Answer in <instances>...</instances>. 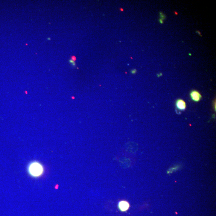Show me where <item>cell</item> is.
Masks as SVG:
<instances>
[{"instance_id":"cell-1","label":"cell","mask_w":216,"mask_h":216,"mask_svg":"<svg viewBox=\"0 0 216 216\" xmlns=\"http://www.w3.org/2000/svg\"><path fill=\"white\" fill-rule=\"evenodd\" d=\"M28 171L30 175L34 177H38L43 174L44 168L40 162L34 161L28 165Z\"/></svg>"},{"instance_id":"cell-2","label":"cell","mask_w":216,"mask_h":216,"mask_svg":"<svg viewBox=\"0 0 216 216\" xmlns=\"http://www.w3.org/2000/svg\"><path fill=\"white\" fill-rule=\"evenodd\" d=\"M190 97L192 100L195 102H199L202 98V96L200 92L195 90L191 92Z\"/></svg>"},{"instance_id":"cell-3","label":"cell","mask_w":216,"mask_h":216,"mask_svg":"<svg viewBox=\"0 0 216 216\" xmlns=\"http://www.w3.org/2000/svg\"><path fill=\"white\" fill-rule=\"evenodd\" d=\"M130 205L127 201L125 200H121L118 203V207L121 211L124 212L127 211L129 209Z\"/></svg>"},{"instance_id":"cell-4","label":"cell","mask_w":216,"mask_h":216,"mask_svg":"<svg viewBox=\"0 0 216 216\" xmlns=\"http://www.w3.org/2000/svg\"><path fill=\"white\" fill-rule=\"evenodd\" d=\"M176 105L178 109L180 111H184L186 108V103L183 100L179 99L176 102Z\"/></svg>"},{"instance_id":"cell-5","label":"cell","mask_w":216,"mask_h":216,"mask_svg":"<svg viewBox=\"0 0 216 216\" xmlns=\"http://www.w3.org/2000/svg\"><path fill=\"white\" fill-rule=\"evenodd\" d=\"M159 15L160 17L161 18L160 19L163 20V21L166 19L165 15V14H164L163 13L161 12H160L159 13Z\"/></svg>"},{"instance_id":"cell-6","label":"cell","mask_w":216,"mask_h":216,"mask_svg":"<svg viewBox=\"0 0 216 216\" xmlns=\"http://www.w3.org/2000/svg\"><path fill=\"white\" fill-rule=\"evenodd\" d=\"M69 63H70L72 65V66H74V67H75L76 66V63H75V62L74 61V60H72V59H69Z\"/></svg>"},{"instance_id":"cell-7","label":"cell","mask_w":216,"mask_h":216,"mask_svg":"<svg viewBox=\"0 0 216 216\" xmlns=\"http://www.w3.org/2000/svg\"><path fill=\"white\" fill-rule=\"evenodd\" d=\"M136 69H134L132 70L131 71V73L132 74H135L136 73Z\"/></svg>"},{"instance_id":"cell-8","label":"cell","mask_w":216,"mask_h":216,"mask_svg":"<svg viewBox=\"0 0 216 216\" xmlns=\"http://www.w3.org/2000/svg\"><path fill=\"white\" fill-rule=\"evenodd\" d=\"M71 59H72V60H74V61H75V60H76V58L75 57V56H73L71 57Z\"/></svg>"},{"instance_id":"cell-9","label":"cell","mask_w":216,"mask_h":216,"mask_svg":"<svg viewBox=\"0 0 216 216\" xmlns=\"http://www.w3.org/2000/svg\"><path fill=\"white\" fill-rule=\"evenodd\" d=\"M159 22L161 24H162L164 23L163 20L161 19H159Z\"/></svg>"},{"instance_id":"cell-10","label":"cell","mask_w":216,"mask_h":216,"mask_svg":"<svg viewBox=\"0 0 216 216\" xmlns=\"http://www.w3.org/2000/svg\"><path fill=\"white\" fill-rule=\"evenodd\" d=\"M162 74L161 73H159V74H157V77H160L162 76Z\"/></svg>"},{"instance_id":"cell-11","label":"cell","mask_w":216,"mask_h":216,"mask_svg":"<svg viewBox=\"0 0 216 216\" xmlns=\"http://www.w3.org/2000/svg\"><path fill=\"white\" fill-rule=\"evenodd\" d=\"M196 33H197L198 34H199V35L201 36V34H201V33H200V32H199V31H197L196 32Z\"/></svg>"},{"instance_id":"cell-12","label":"cell","mask_w":216,"mask_h":216,"mask_svg":"<svg viewBox=\"0 0 216 216\" xmlns=\"http://www.w3.org/2000/svg\"><path fill=\"white\" fill-rule=\"evenodd\" d=\"M175 13L176 15H178L177 13V12H175Z\"/></svg>"},{"instance_id":"cell-13","label":"cell","mask_w":216,"mask_h":216,"mask_svg":"<svg viewBox=\"0 0 216 216\" xmlns=\"http://www.w3.org/2000/svg\"><path fill=\"white\" fill-rule=\"evenodd\" d=\"M189 54V55L190 56H191V53H189V54Z\"/></svg>"}]
</instances>
